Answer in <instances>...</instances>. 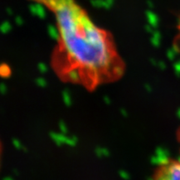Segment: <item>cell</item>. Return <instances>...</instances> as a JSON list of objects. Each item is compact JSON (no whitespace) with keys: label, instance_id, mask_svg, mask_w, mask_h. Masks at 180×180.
I'll return each mask as SVG.
<instances>
[{"label":"cell","instance_id":"cell-4","mask_svg":"<svg viewBox=\"0 0 180 180\" xmlns=\"http://www.w3.org/2000/svg\"><path fill=\"white\" fill-rule=\"evenodd\" d=\"M1 156H2V147H1V144H0V165H1Z\"/></svg>","mask_w":180,"mask_h":180},{"label":"cell","instance_id":"cell-5","mask_svg":"<svg viewBox=\"0 0 180 180\" xmlns=\"http://www.w3.org/2000/svg\"><path fill=\"white\" fill-rule=\"evenodd\" d=\"M179 137H180V133H179Z\"/></svg>","mask_w":180,"mask_h":180},{"label":"cell","instance_id":"cell-2","mask_svg":"<svg viewBox=\"0 0 180 180\" xmlns=\"http://www.w3.org/2000/svg\"><path fill=\"white\" fill-rule=\"evenodd\" d=\"M152 180H180V161L168 159L154 170Z\"/></svg>","mask_w":180,"mask_h":180},{"label":"cell","instance_id":"cell-1","mask_svg":"<svg viewBox=\"0 0 180 180\" xmlns=\"http://www.w3.org/2000/svg\"><path fill=\"white\" fill-rule=\"evenodd\" d=\"M44 4L55 13L58 24L51 66L58 79L92 92L122 78L126 65L109 33L75 3L46 0Z\"/></svg>","mask_w":180,"mask_h":180},{"label":"cell","instance_id":"cell-3","mask_svg":"<svg viewBox=\"0 0 180 180\" xmlns=\"http://www.w3.org/2000/svg\"><path fill=\"white\" fill-rule=\"evenodd\" d=\"M178 42L180 43V17L179 20H178Z\"/></svg>","mask_w":180,"mask_h":180}]
</instances>
